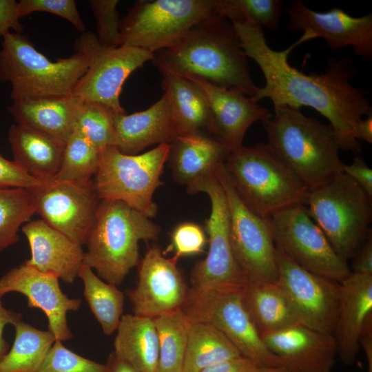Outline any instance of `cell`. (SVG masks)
Here are the masks:
<instances>
[{"label":"cell","instance_id":"6da1fadb","mask_svg":"<svg viewBox=\"0 0 372 372\" xmlns=\"http://www.w3.org/2000/svg\"><path fill=\"white\" fill-rule=\"evenodd\" d=\"M231 23L245 56L255 61L265 79V86L258 88L252 99L258 103L268 98L274 107L316 110L329 121L340 149L358 154L362 146L352 136V130L358 121L372 114V106L364 91L351 83L357 74L352 59L330 57L324 72L304 74L287 61L293 48L303 43L301 39L287 49L276 51L268 45L261 27Z\"/></svg>","mask_w":372,"mask_h":372},{"label":"cell","instance_id":"7a4b0ae2","mask_svg":"<svg viewBox=\"0 0 372 372\" xmlns=\"http://www.w3.org/2000/svg\"><path fill=\"white\" fill-rule=\"evenodd\" d=\"M151 61L163 75L197 76L249 96L258 88L234 27L223 17L193 26L174 44L154 52Z\"/></svg>","mask_w":372,"mask_h":372},{"label":"cell","instance_id":"3957f363","mask_svg":"<svg viewBox=\"0 0 372 372\" xmlns=\"http://www.w3.org/2000/svg\"><path fill=\"white\" fill-rule=\"evenodd\" d=\"M267 145L296 173L308 189L342 172L340 149L332 126L280 105L262 121Z\"/></svg>","mask_w":372,"mask_h":372},{"label":"cell","instance_id":"277c9868","mask_svg":"<svg viewBox=\"0 0 372 372\" xmlns=\"http://www.w3.org/2000/svg\"><path fill=\"white\" fill-rule=\"evenodd\" d=\"M161 227L124 202L102 199L85 245L83 264L119 286L139 263L138 243L158 240Z\"/></svg>","mask_w":372,"mask_h":372},{"label":"cell","instance_id":"5b68a950","mask_svg":"<svg viewBox=\"0 0 372 372\" xmlns=\"http://www.w3.org/2000/svg\"><path fill=\"white\" fill-rule=\"evenodd\" d=\"M223 164L239 198L258 216L268 220L290 207L305 205L308 188L267 143L242 145Z\"/></svg>","mask_w":372,"mask_h":372},{"label":"cell","instance_id":"8992f818","mask_svg":"<svg viewBox=\"0 0 372 372\" xmlns=\"http://www.w3.org/2000/svg\"><path fill=\"white\" fill-rule=\"evenodd\" d=\"M87 67V58L80 52L53 62L27 35L10 32L3 38L0 81L10 83L12 101L72 95Z\"/></svg>","mask_w":372,"mask_h":372},{"label":"cell","instance_id":"52a82bcc","mask_svg":"<svg viewBox=\"0 0 372 372\" xmlns=\"http://www.w3.org/2000/svg\"><path fill=\"white\" fill-rule=\"evenodd\" d=\"M305 204L335 253L353 258L371 231L372 197L341 172L309 189Z\"/></svg>","mask_w":372,"mask_h":372},{"label":"cell","instance_id":"ba28073f","mask_svg":"<svg viewBox=\"0 0 372 372\" xmlns=\"http://www.w3.org/2000/svg\"><path fill=\"white\" fill-rule=\"evenodd\" d=\"M169 150L167 143L140 154H125L115 146L103 148L93 177L101 200H120L149 218L154 217L158 206L154 194L164 183L161 176Z\"/></svg>","mask_w":372,"mask_h":372},{"label":"cell","instance_id":"9c48e42d","mask_svg":"<svg viewBox=\"0 0 372 372\" xmlns=\"http://www.w3.org/2000/svg\"><path fill=\"white\" fill-rule=\"evenodd\" d=\"M216 16L215 0L138 1L120 20L118 45L154 53Z\"/></svg>","mask_w":372,"mask_h":372},{"label":"cell","instance_id":"30bf717a","mask_svg":"<svg viewBox=\"0 0 372 372\" xmlns=\"http://www.w3.org/2000/svg\"><path fill=\"white\" fill-rule=\"evenodd\" d=\"M242 287H190L182 310L191 322L205 323L222 332L241 356L258 368L280 367L263 342L243 302Z\"/></svg>","mask_w":372,"mask_h":372},{"label":"cell","instance_id":"8fae6325","mask_svg":"<svg viewBox=\"0 0 372 372\" xmlns=\"http://www.w3.org/2000/svg\"><path fill=\"white\" fill-rule=\"evenodd\" d=\"M194 195L206 194L211 212L205 220L209 250L206 258L193 267L189 281L195 289L242 287L247 280L234 257L229 239V213L224 189L213 169L186 186Z\"/></svg>","mask_w":372,"mask_h":372},{"label":"cell","instance_id":"7c38bea8","mask_svg":"<svg viewBox=\"0 0 372 372\" xmlns=\"http://www.w3.org/2000/svg\"><path fill=\"white\" fill-rule=\"evenodd\" d=\"M74 48L87 58L88 67L72 95L82 101L101 103L115 114L126 112L120 103L122 87L134 70L152 59L154 53L127 45L104 47L90 31L76 39Z\"/></svg>","mask_w":372,"mask_h":372},{"label":"cell","instance_id":"4fadbf2b","mask_svg":"<svg viewBox=\"0 0 372 372\" xmlns=\"http://www.w3.org/2000/svg\"><path fill=\"white\" fill-rule=\"evenodd\" d=\"M227 198L232 253L247 282H275L278 278L276 246L268 223L241 200L223 163L213 169Z\"/></svg>","mask_w":372,"mask_h":372},{"label":"cell","instance_id":"5bb4252c","mask_svg":"<svg viewBox=\"0 0 372 372\" xmlns=\"http://www.w3.org/2000/svg\"><path fill=\"white\" fill-rule=\"evenodd\" d=\"M275 246L303 269L341 282L351 272L347 262L334 251L303 204L268 219Z\"/></svg>","mask_w":372,"mask_h":372},{"label":"cell","instance_id":"9a60e30c","mask_svg":"<svg viewBox=\"0 0 372 372\" xmlns=\"http://www.w3.org/2000/svg\"><path fill=\"white\" fill-rule=\"evenodd\" d=\"M277 284L298 324L333 334L339 307L340 283L300 267L276 247Z\"/></svg>","mask_w":372,"mask_h":372},{"label":"cell","instance_id":"2e32d148","mask_svg":"<svg viewBox=\"0 0 372 372\" xmlns=\"http://www.w3.org/2000/svg\"><path fill=\"white\" fill-rule=\"evenodd\" d=\"M28 192L35 214L74 242L85 245L101 201L93 178L51 180Z\"/></svg>","mask_w":372,"mask_h":372},{"label":"cell","instance_id":"e0dca14e","mask_svg":"<svg viewBox=\"0 0 372 372\" xmlns=\"http://www.w3.org/2000/svg\"><path fill=\"white\" fill-rule=\"evenodd\" d=\"M288 28L302 32L307 41L324 39L329 48L351 47L362 59H372V14L360 17L349 15L340 8L316 12L302 1L295 0L287 7Z\"/></svg>","mask_w":372,"mask_h":372},{"label":"cell","instance_id":"ac0fdd59","mask_svg":"<svg viewBox=\"0 0 372 372\" xmlns=\"http://www.w3.org/2000/svg\"><path fill=\"white\" fill-rule=\"evenodd\" d=\"M174 258H165L158 245L148 247L139 262L136 286L126 291L134 314L156 318L182 309L189 287Z\"/></svg>","mask_w":372,"mask_h":372},{"label":"cell","instance_id":"d6986e66","mask_svg":"<svg viewBox=\"0 0 372 372\" xmlns=\"http://www.w3.org/2000/svg\"><path fill=\"white\" fill-rule=\"evenodd\" d=\"M59 278L41 272L25 262L0 277V296L10 292L20 293L28 299V307L41 309L46 316L48 330L56 340L72 338L67 313L79 309L81 301L70 298L61 289Z\"/></svg>","mask_w":372,"mask_h":372},{"label":"cell","instance_id":"ffe728a7","mask_svg":"<svg viewBox=\"0 0 372 372\" xmlns=\"http://www.w3.org/2000/svg\"><path fill=\"white\" fill-rule=\"evenodd\" d=\"M260 337L289 372H332L338 353L333 334L297 323Z\"/></svg>","mask_w":372,"mask_h":372},{"label":"cell","instance_id":"44dd1931","mask_svg":"<svg viewBox=\"0 0 372 372\" xmlns=\"http://www.w3.org/2000/svg\"><path fill=\"white\" fill-rule=\"evenodd\" d=\"M185 78L205 95L213 119V136L231 152L243 145L245 135L254 122L272 116L267 109L236 87H220L197 76Z\"/></svg>","mask_w":372,"mask_h":372},{"label":"cell","instance_id":"7402d4cb","mask_svg":"<svg viewBox=\"0 0 372 372\" xmlns=\"http://www.w3.org/2000/svg\"><path fill=\"white\" fill-rule=\"evenodd\" d=\"M340 301L333 332L337 355L348 366L354 364L360 349V338L372 317V275L351 272L340 282Z\"/></svg>","mask_w":372,"mask_h":372},{"label":"cell","instance_id":"603a6c76","mask_svg":"<svg viewBox=\"0 0 372 372\" xmlns=\"http://www.w3.org/2000/svg\"><path fill=\"white\" fill-rule=\"evenodd\" d=\"M21 231L27 238L31 257L25 262L38 271L50 273L65 283H72L83 265L82 246L74 242L43 220L26 223Z\"/></svg>","mask_w":372,"mask_h":372},{"label":"cell","instance_id":"cb8c5ba5","mask_svg":"<svg viewBox=\"0 0 372 372\" xmlns=\"http://www.w3.org/2000/svg\"><path fill=\"white\" fill-rule=\"evenodd\" d=\"M113 121L115 147L125 154H136L155 144H170L180 135L166 92L145 110L114 114Z\"/></svg>","mask_w":372,"mask_h":372},{"label":"cell","instance_id":"d4e9b609","mask_svg":"<svg viewBox=\"0 0 372 372\" xmlns=\"http://www.w3.org/2000/svg\"><path fill=\"white\" fill-rule=\"evenodd\" d=\"M8 138L14 161L36 179L46 182L58 173L65 141L20 124L10 126Z\"/></svg>","mask_w":372,"mask_h":372},{"label":"cell","instance_id":"484cf974","mask_svg":"<svg viewBox=\"0 0 372 372\" xmlns=\"http://www.w3.org/2000/svg\"><path fill=\"white\" fill-rule=\"evenodd\" d=\"M231 151L214 136L203 132L178 136L172 143L168 161L174 180L187 185L224 163Z\"/></svg>","mask_w":372,"mask_h":372},{"label":"cell","instance_id":"4316f807","mask_svg":"<svg viewBox=\"0 0 372 372\" xmlns=\"http://www.w3.org/2000/svg\"><path fill=\"white\" fill-rule=\"evenodd\" d=\"M81 101L73 95L12 101L7 110L17 124L66 141L73 132Z\"/></svg>","mask_w":372,"mask_h":372},{"label":"cell","instance_id":"83f0119b","mask_svg":"<svg viewBox=\"0 0 372 372\" xmlns=\"http://www.w3.org/2000/svg\"><path fill=\"white\" fill-rule=\"evenodd\" d=\"M114 347L119 358L140 372H158L159 342L153 318L123 315Z\"/></svg>","mask_w":372,"mask_h":372},{"label":"cell","instance_id":"f1b7e54d","mask_svg":"<svg viewBox=\"0 0 372 372\" xmlns=\"http://www.w3.org/2000/svg\"><path fill=\"white\" fill-rule=\"evenodd\" d=\"M161 81L167 93L180 135L207 131L214 134L211 112L202 90L190 80L166 74Z\"/></svg>","mask_w":372,"mask_h":372},{"label":"cell","instance_id":"f546056e","mask_svg":"<svg viewBox=\"0 0 372 372\" xmlns=\"http://www.w3.org/2000/svg\"><path fill=\"white\" fill-rule=\"evenodd\" d=\"M241 291L244 304L260 335L298 323L276 282H247Z\"/></svg>","mask_w":372,"mask_h":372},{"label":"cell","instance_id":"4dcf8cb0","mask_svg":"<svg viewBox=\"0 0 372 372\" xmlns=\"http://www.w3.org/2000/svg\"><path fill=\"white\" fill-rule=\"evenodd\" d=\"M240 355L219 330L208 324L190 322L183 372H200L212 364Z\"/></svg>","mask_w":372,"mask_h":372},{"label":"cell","instance_id":"1f68e13d","mask_svg":"<svg viewBox=\"0 0 372 372\" xmlns=\"http://www.w3.org/2000/svg\"><path fill=\"white\" fill-rule=\"evenodd\" d=\"M14 327V343L0 362V372H37L56 338L49 330L21 320Z\"/></svg>","mask_w":372,"mask_h":372},{"label":"cell","instance_id":"d6a6232c","mask_svg":"<svg viewBox=\"0 0 372 372\" xmlns=\"http://www.w3.org/2000/svg\"><path fill=\"white\" fill-rule=\"evenodd\" d=\"M78 277L83 282L84 297L103 333L111 335L117 330L123 316V293L116 286L99 278L86 265H83Z\"/></svg>","mask_w":372,"mask_h":372},{"label":"cell","instance_id":"836d02e7","mask_svg":"<svg viewBox=\"0 0 372 372\" xmlns=\"http://www.w3.org/2000/svg\"><path fill=\"white\" fill-rule=\"evenodd\" d=\"M153 319L159 342L158 372H183L189 318L182 309H178Z\"/></svg>","mask_w":372,"mask_h":372},{"label":"cell","instance_id":"e575fe53","mask_svg":"<svg viewBox=\"0 0 372 372\" xmlns=\"http://www.w3.org/2000/svg\"><path fill=\"white\" fill-rule=\"evenodd\" d=\"M282 6L280 0H215L219 16L273 31L280 26Z\"/></svg>","mask_w":372,"mask_h":372},{"label":"cell","instance_id":"d590c367","mask_svg":"<svg viewBox=\"0 0 372 372\" xmlns=\"http://www.w3.org/2000/svg\"><path fill=\"white\" fill-rule=\"evenodd\" d=\"M100 149L73 130L65 141L60 169L52 180L79 181L93 178L100 161Z\"/></svg>","mask_w":372,"mask_h":372},{"label":"cell","instance_id":"8d00e7d4","mask_svg":"<svg viewBox=\"0 0 372 372\" xmlns=\"http://www.w3.org/2000/svg\"><path fill=\"white\" fill-rule=\"evenodd\" d=\"M34 214L28 190L0 189V252L19 240L20 227Z\"/></svg>","mask_w":372,"mask_h":372},{"label":"cell","instance_id":"74e56055","mask_svg":"<svg viewBox=\"0 0 372 372\" xmlns=\"http://www.w3.org/2000/svg\"><path fill=\"white\" fill-rule=\"evenodd\" d=\"M114 114L101 103L81 100L76 112L74 130L80 132L100 149L116 146Z\"/></svg>","mask_w":372,"mask_h":372},{"label":"cell","instance_id":"f35d334b","mask_svg":"<svg viewBox=\"0 0 372 372\" xmlns=\"http://www.w3.org/2000/svg\"><path fill=\"white\" fill-rule=\"evenodd\" d=\"M37 372H107L103 364L81 356L56 340Z\"/></svg>","mask_w":372,"mask_h":372},{"label":"cell","instance_id":"ab89813d","mask_svg":"<svg viewBox=\"0 0 372 372\" xmlns=\"http://www.w3.org/2000/svg\"><path fill=\"white\" fill-rule=\"evenodd\" d=\"M96 22V37L101 45L107 48L119 46L120 20L118 0H91L89 1Z\"/></svg>","mask_w":372,"mask_h":372},{"label":"cell","instance_id":"60d3db41","mask_svg":"<svg viewBox=\"0 0 372 372\" xmlns=\"http://www.w3.org/2000/svg\"><path fill=\"white\" fill-rule=\"evenodd\" d=\"M34 12L59 16L68 21L79 31H86L74 0H21L18 2L17 13L20 19Z\"/></svg>","mask_w":372,"mask_h":372},{"label":"cell","instance_id":"b9f144b4","mask_svg":"<svg viewBox=\"0 0 372 372\" xmlns=\"http://www.w3.org/2000/svg\"><path fill=\"white\" fill-rule=\"evenodd\" d=\"M206 242L205 233L199 225L185 222L178 225L171 233V244L163 253L165 255L174 250L173 258L178 260L182 256L203 252Z\"/></svg>","mask_w":372,"mask_h":372},{"label":"cell","instance_id":"7bdbcfd3","mask_svg":"<svg viewBox=\"0 0 372 372\" xmlns=\"http://www.w3.org/2000/svg\"><path fill=\"white\" fill-rule=\"evenodd\" d=\"M43 183L30 176L15 161L6 159L0 153V189L20 188L29 190Z\"/></svg>","mask_w":372,"mask_h":372},{"label":"cell","instance_id":"ee69618b","mask_svg":"<svg viewBox=\"0 0 372 372\" xmlns=\"http://www.w3.org/2000/svg\"><path fill=\"white\" fill-rule=\"evenodd\" d=\"M342 172L352 178L369 196L372 197V169L358 154L349 165L344 164Z\"/></svg>","mask_w":372,"mask_h":372},{"label":"cell","instance_id":"f6af8a7d","mask_svg":"<svg viewBox=\"0 0 372 372\" xmlns=\"http://www.w3.org/2000/svg\"><path fill=\"white\" fill-rule=\"evenodd\" d=\"M18 2L15 0H0V37L3 38L13 30L22 34L23 27L17 13Z\"/></svg>","mask_w":372,"mask_h":372},{"label":"cell","instance_id":"bcb514c9","mask_svg":"<svg viewBox=\"0 0 372 372\" xmlns=\"http://www.w3.org/2000/svg\"><path fill=\"white\" fill-rule=\"evenodd\" d=\"M260 368L242 356L212 364L200 372H257Z\"/></svg>","mask_w":372,"mask_h":372},{"label":"cell","instance_id":"7dc6e473","mask_svg":"<svg viewBox=\"0 0 372 372\" xmlns=\"http://www.w3.org/2000/svg\"><path fill=\"white\" fill-rule=\"evenodd\" d=\"M353 258L352 272L372 275V231Z\"/></svg>","mask_w":372,"mask_h":372},{"label":"cell","instance_id":"c3c4849f","mask_svg":"<svg viewBox=\"0 0 372 372\" xmlns=\"http://www.w3.org/2000/svg\"><path fill=\"white\" fill-rule=\"evenodd\" d=\"M0 296V362L9 351V344L3 338L4 327L7 324L13 326L21 320V313L6 309Z\"/></svg>","mask_w":372,"mask_h":372},{"label":"cell","instance_id":"681fc988","mask_svg":"<svg viewBox=\"0 0 372 372\" xmlns=\"http://www.w3.org/2000/svg\"><path fill=\"white\" fill-rule=\"evenodd\" d=\"M352 136L354 139L372 143V114L358 121L353 125Z\"/></svg>","mask_w":372,"mask_h":372},{"label":"cell","instance_id":"f907efd6","mask_svg":"<svg viewBox=\"0 0 372 372\" xmlns=\"http://www.w3.org/2000/svg\"><path fill=\"white\" fill-rule=\"evenodd\" d=\"M360 345L365 352L367 361L366 372H372V317L369 318L364 324L360 338Z\"/></svg>","mask_w":372,"mask_h":372},{"label":"cell","instance_id":"816d5d0a","mask_svg":"<svg viewBox=\"0 0 372 372\" xmlns=\"http://www.w3.org/2000/svg\"><path fill=\"white\" fill-rule=\"evenodd\" d=\"M107 372H140L128 362L119 358L114 351H112L105 364Z\"/></svg>","mask_w":372,"mask_h":372},{"label":"cell","instance_id":"f5cc1de1","mask_svg":"<svg viewBox=\"0 0 372 372\" xmlns=\"http://www.w3.org/2000/svg\"><path fill=\"white\" fill-rule=\"evenodd\" d=\"M257 372H289L282 367H265L260 368Z\"/></svg>","mask_w":372,"mask_h":372}]
</instances>
